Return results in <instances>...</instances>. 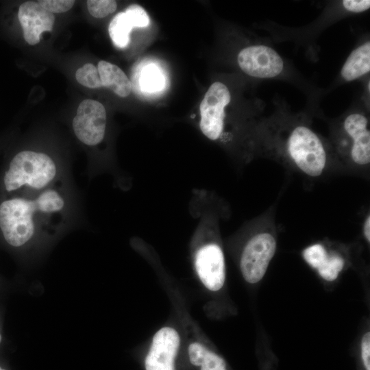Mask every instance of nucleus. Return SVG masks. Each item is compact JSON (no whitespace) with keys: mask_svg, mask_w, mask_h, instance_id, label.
Wrapping results in <instances>:
<instances>
[{"mask_svg":"<svg viewBox=\"0 0 370 370\" xmlns=\"http://www.w3.org/2000/svg\"><path fill=\"white\" fill-rule=\"evenodd\" d=\"M29 195L0 204V229L8 243L19 247L34 235L37 224L49 223L64 210L65 200L58 186L40 190L27 188Z\"/></svg>","mask_w":370,"mask_h":370,"instance_id":"nucleus-1","label":"nucleus"},{"mask_svg":"<svg viewBox=\"0 0 370 370\" xmlns=\"http://www.w3.org/2000/svg\"><path fill=\"white\" fill-rule=\"evenodd\" d=\"M280 142L281 155L301 173L316 178L326 171L330 162L327 148L309 126L302 123L288 125L280 132Z\"/></svg>","mask_w":370,"mask_h":370,"instance_id":"nucleus-2","label":"nucleus"},{"mask_svg":"<svg viewBox=\"0 0 370 370\" xmlns=\"http://www.w3.org/2000/svg\"><path fill=\"white\" fill-rule=\"evenodd\" d=\"M57 173V166L47 154L23 151L11 160L3 182L8 192L23 187L40 190L53 184Z\"/></svg>","mask_w":370,"mask_h":370,"instance_id":"nucleus-3","label":"nucleus"},{"mask_svg":"<svg viewBox=\"0 0 370 370\" xmlns=\"http://www.w3.org/2000/svg\"><path fill=\"white\" fill-rule=\"evenodd\" d=\"M276 246L273 234L266 230L257 232L247 241L241 254L240 267L248 283H257L263 278Z\"/></svg>","mask_w":370,"mask_h":370,"instance_id":"nucleus-4","label":"nucleus"},{"mask_svg":"<svg viewBox=\"0 0 370 370\" xmlns=\"http://www.w3.org/2000/svg\"><path fill=\"white\" fill-rule=\"evenodd\" d=\"M231 101L227 86L215 82L210 85L199 106V127L203 134L211 140L221 138L225 128V109Z\"/></svg>","mask_w":370,"mask_h":370,"instance_id":"nucleus-5","label":"nucleus"},{"mask_svg":"<svg viewBox=\"0 0 370 370\" xmlns=\"http://www.w3.org/2000/svg\"><path fill=\"white\" fill-rule=\"evenodd\" d=\"M346 149L342 154L356 168H367L370 164V131L367 116L359 112L348 114L342 123Z\"/></svg>","mask_w":370,"mask_h":370,"instance_id":"nucleus-6","label":"nucleus"},{"mask_svg":"<svg viewBox=\"0 0 370 370\" xmlns=\"http://www.w3.org/2000/svg\"><path fill=\"white\" fill-rule=\"evenodd\" d=\"M240 69L247 75L258 79H270L280 75L284 62L273 48L255 45L242 49L237 56Z\"/></svg>","mask_w":370,"mask_h":370,"instance_id":"nucleus-7","label":"nucleus"},{"mask_svg":"<svg viewBox=\"0 0 370 370\" xmlns=\"http://www.w3.org/2000/svg\"><path fill=\"white\" fill-rule=\"evenodd\" d=\"M106 121V111L103 104L92 99L84 100L73 120L74 133L84 144L97 145L104 138Z\"/></svg>","mask_w":370,"mask_h":370,"instance_id":"nucleus-8","label":"nucleus"},{"mask_svg":"<svg viewBox=\"0 0 370 370\" xmlns=\"http://www.w3.org/2000/svg\"><path fill=\"white\" fill-rule=\"evenodd\" d=\"M195 267L203 284L210 291H217L225 282V259L221 247L208 243L200 247L195 256Z\"/></svg>","mask_w":370,"mask_h":370,"instance_id":"nucleus-9","label":"nucleus"},{"mask_svg":"<svg viewBox=\"0 0 370 370\" xmlns=\"http://www.w3.org/2000/svg\"><path fill=\"white\" fill-rule=\"evenodd\" d=\"M180 343V336L175 329L171 327L160 329L153 336L146 356V370H174V360Z\"/></svg>","mask_w":370,"mask_h":370,"instance_id":"nucleus-10","label":"nucleus"},{"mask_svg":"<svg viewBox=\"0 0 370 370\" xmlns=\"http://www.w3.org/2000/svg\"><path fill=\"white\" fill-rule=\"evenodd\" d=\"M18 17L23 37L31 45L38 43L42 33L51 31L55 23L54 14L34 1L23 3L18 8Z\"/></svg>","mask_w":370,"mask_h":370,"instance_id":"nucleus-11","label":"nucleus"},{"mask_svg":"<svg viewBox=\"0 0 370 370\" xmlns=\"http://www.w3.org/2000/svg\"><path fill=\"white\" fill-rule=\"evenodd\" d=\"M302 255L306 262L317 269L322 278L330 282L337 278L345 264L341 256L329 254L322 245L318 243L306 247Z\"/></svg>","mask_w":370,"mask_h":370,"instance_id":"nucleus-12","label":"nucleus"},{"mask_svg":"<svg viewBox=\"0 0 370 370\" xmlns=\"http://www.w3.org/2000/svg\"><path fill=\"white\" fill-rule=\"evenodd\" d=\"M370 42H365L352 51L341 70V76L346 82L356 80L369 73Z\"/></svg>","mask_w":370,"mask_h":370,"instance_id":"nucleus-13","label":"nucleus"},{"mask_svg":"<svg viewBox=\"0 0 370 370\" xmlns=\"http://www.w3.org/2000/svg\"><path fill=\"white\" fill-rule=\"evenodd\" d=\"M97 69L102 86L108 88L121 97H126L130 94L131 82L119 66L101 60L98 63Z\"/></svg>","mask_w":370,"mask_h":370,"instance_id":"nucleus-14","label":"nucleus"},{"mask_svg":"<svg viewBox=\"0 0 370 370\" xmlns=\"http://www.w3.org/2000/svg\"><path fill=\"white\" fill-rule=\"evenodd\" d=\"M190 362L201 367V370H227L224 360L198 342L190 343L188 349Z\"/></svg>","mask_w":370,"mask_h":370,"instance_id":"nucleus-15","label":"nucleus"},{"mask_svg":"<svg viewBox=\"0 0 370 370\" xmlns=\"http://www.w3.org/2000/svg\"><path fill=\"white\" fill-rule=\"evenodd\" d=\"M133 25L125 12H119L111 21L108 32L115 46L124 48L130 42V34Z\"/></svg>","mask_w":370,"mask_h":370,"instance_id":"nucleus-16","label":"nucleus"},{"mask_svg":"<svg viewBox=\"0 0 370 370\" xmlns=\"http://www.w3.org/2000/svg\"><path fill=\"white\" fill-rule=\"evenodd\" d=\"M77 81L82 85L97 88L102 87L98 69L91 63H87L78 69L75 73Z\"/></svg>","mask_w":370,"mask_h":370,"instance_id":"nucleus-17","label":"nucleus"},{"mask_svg":"<svg viewBox=\"0 0 370 370\" xmlns=\"http://www.w3.org/2000/svg\"><path fill=\"white\" fill-rule=\"evenodd\" d=\"M163 76L153 65L146 67L140 77V86L148 92L160 90L164 84Z\"/></svg>","mask_w":370,"mask_h":370,"instance_id":"nucleus-18","label":"nucleus"},{"mask_svg":"<svg viewBox=\"0 0 370 370\" xmlns=\"http://www.w3.org/2000/svg\"><path fill=\"white\" fill-rule=\"evenodd\" d=\"M86 3L89 13L99 18L113 13L117 7L116 2L113 0H88Z\"/></svg>","mask_w":370,"mask_h":370,"instance_id":"nucleus-19","label":"nucleus"},{"mask_svg":"<svg viewBox=\"0 0 370 370\" xmlns=\"http://www.w3.org/2000/svg\"><path fill=\"white\" fill-rule=\"evenodd\" d=\"M134 27H145L149 25V17L145 9L137 4L129 5L124 12Z\"/></svg>","mask_w":370,"mask_h":370,"instance_id":"nucleus-20","label":"nucleus"},{"mask_svg":"<svg viewBox=\"0 0 370 370\" xmlns=\"http://www.w3.org/2000/svg\"><path fill=\"white\" fill-rule=\"evenodd\" d=\"M38 3L51 13H62L69 10L75 3L73 0H42Z\"/></svg>","mask_w":370,"mask_h":370,"instance_id":"nucleus-21","label":"nucleus"},{"mask_svg":"<svg viewBox=\"0 0 370 370\" xmlns=\"http://www.w3.org/2000/svg\"><path fill=\"white\" fill-rule=\"evenodd\" d=\"M343 7L348 12L361 13L370 8L369 0H344L342 1Z\"/></svg>","mask_w":370,"mask_h":370,"instance_id":"nucleus-22","label":"nucleus"},{"mask_svg":"<svg viewBox=\"0 0 370 370\" xmlns=\"http://www.w3.org/2000/svg\"><path fill=\"white\" fill-rule=\"evenodd\" d=\"M361 356L366 370H370V333L365 334L361 342Z\"/></svg>","mask_w":370,"mask_h":370,"instance_id":"nucleus-23","label":"nucleus"},{"mask_svg":"<svg viewBox=\"0 0 370 370\" xmlns=\"http://www.w3.org/2000/svg\"><path fill=\"white\" fill-rule=\"evenodd\" d=\"M363 234L366 241H370V215L369 213L366 216L363 223Z\"/></svg>","mask_w":370,"mask_h":370,"instance_id":"nucleus-24","label":"nucleus"},{"mask_svg":"<svg viewBox=\"0 0 370 370\" xmlns=\"http://www.w3.org/2000/svg\"><path fill=\"white\" fill-rule=\"evenodd\" d=\"M0 370H5V369H2V368L0 367Z\"/></svg>","mask_w":370,"mask_h":370,"instance_id":"nucleus-25","label":"nucleus"},{"mask_svg":"<svg viewBox=\"0 0 370 370\" xmlns=\"http://www.w3.org/2000/svg\"><path fill=\"white\" fill-rule=\"evenodd\" d=\"M1 335H0V342H1Z\"/></svg>","mask_w":370,"mask_h":370,"instance_id":"nucleus-26","label":"nucleus"}]
</instances>
